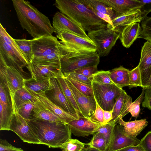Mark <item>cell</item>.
I'll return each mask as SVG.
<instances>
[{"label": "cell", "mask_w": 151, "mask_h": 151, "mask_svg": "<svg viewBox=\"0 0 151 151\" xmlns=\"http://www.w3.org/2000/svg\"><path fill=\"white\" fill-rule=\"evenodd\" d=\"M112 8L115 12L114 18L129 12L140 9L142 4L139 0H99Z\"/></svg>", "instance_id": "ac0fdd59"}, {"label": "cell", "mask_w": 151, "mask_h": 151, "mask_svg": "<svg viewBox=\"0 0 151 151\" xmlns=\"http://www.w3.org/2000/svg\"><path fill=\"white\" fill-rule=\"evenodd\" d=\"M86 144L77 139H70L60 147L61 151H84Z\"/></svg>", "instance_id": "d590c367"}, {"label": "cell", "mask_w": 151, "mask_h": 151, "mask_svg": "<svg viewBox=\"0 0 151 151\" xmlns=\"http://www.w3.org/2000/svg\"><path fill=\"white\" fill-rule=\"evenodd\" d=\"M118 151H144V150L139 144L136 146H129L121 149Z\"/></svg>", "instance_id": "db71d44e"}, {"label": "cell", "mask_w": 151, "mask_h": 151, "mask_svg": "<svg viewBox=\"0 0 151 151\" xmlns=\"http://www.w3.org/2000/svg\"><path fill=\"white\" fill-rule=\"evenodd\" d=\"M54 5L60 12L90 32L107 27L108 24L100 19L81 0H56Z\"/></svg>", "instance_id": "7a4b0ae2"}, {"label": "cell", "mask_w": 151, "mask_h": 151, "mask_svg": "<svg viewBox=\"0 0 151 151\" xmlns=\"http://www.w3.org/2000/svg\"><path fill=\"white\" fill-rule=\"evenodd\" d=\"M142 87L143 89L151 88V66L147 70L141 72Z\"/></svg>", "instance_id": "7bdbcfd3"}, {"label": "cell", "mask_w": 151, "mask_h": 151, "mask_svg": "<svg viewBox=\"0 0 151 151\" xmlns=\"http://www.w3.org/2000/svg\"><path fill=\"white\" fill-rule=\"evenodd\" d=\"M20 24L33 38L52 35L55 31L49 18L27 1L12 0Z\"/></svg>", "instance_id": "6da1fadb"}, {"label": "cell", "mask_w": 151, "mask_h": 151, "mask_svg": "<svg viewBox=\"0 0 151 151\" xmlns=\"http://www.w3.org/2000/svg\"><path fill=\"white\" fill-rule=\"evenodd\" d=\"M129 71V69L121 66L110 70V77L113 81L117 77L128 74Z\"/></svg>", "instance_id": "bcb514c9"}, {"label": "cell", "mask_w": 151, "mask_h": 151, "mask_svg": "<svg viewBox=\"0 0 151 151\" xmlns=\"http://www.w3.org/2000/svg\"><path fill=\"white\" fill-rule=\"evenodd\" d=\"M0 151H24L13 146L5 139H0Z\"/></svg>", "instance_id": "7dc6e473"}, {"label": "cell", "mask_w": 151, "mask_h": 151, "mask_svg": "<svg viewBox=\"0 0 151 151\" xmlns=\"http://www.w3.org/2000/svg\"><path fill=\"white\" fill-rule=\"evenodd\" d=\"M0 54L2 56L8 65L14 67L22 73L24 72L23 68L27 67V64L18 56L6 42L0 38Z\"/></svg>", "instance_id": "d6986e66"}, {"label": "cell", "mask_w": 151, "mask_h": 151, "mask_svg": "<svg viewBox=\"0 0 151 151\" xmlns=\"http://www.w3.org/2000/svg\"><path fill=\"white\" fill-rule=\"evenodd\" d=\"M97 65L89 66L76 69L73 71L83 74L87 77L93 80L92 75L97 70Z\"/></svg>", "instance_id": "b9f144b4"}, {"label": "cell", "mask_w": 151, "mask_h": 151, "mask_svg": "<svg viewBox=\"0 0 151 151\" xmlns=\"http://www.w3.org/2000/svg\"><path fill=\"white\" fill-rule=\"evenodd\" d=\"M56 36L61 40L59 47L61 51L79 53L96 52V46L92 40L85 39L65 31L59 32Z\"/></svg>", "instance_id": "52a82bcc"}, {"label": "cell", "mask_w": 151, "mask_h": 151, "mask_svg": "<svg viewBox=\"0 0 151 151\" xmlns=\"http://www.w3.org/2000/svg\"><path fill=\"white\" fill-rule=\"evenodd\" d=\"M140 144L144 151H151V131L148 132L140 140Z\"/></svg>", "instance_id": "f907efd6"}, {"label": "cell", "mask_w": 151, "mask_h": 151, "mask_svg": "<svg viewBox=\"0 0 151 151\" xmlns=\"http://www.w3.org/2000/svg\"><path fill=\"white\" fill-rule=\"evenodd\" d=\"M66 79L82 115L86 118H89L96 109V102L94 96H88L82 94Z\"/></svg>", "instance_id": "e0dca14e"}, {"label": "cell", "mask_w": 151, "mask_h": 151, "mask_svg": "<svg viewBox=\"0 0 151 151\" xmlns=\"http://www.w3.org/2000/svg\"><path fill=\"white\" fill-rule=\"evenodd\" d=\"M142 106L151 111V88L145 89L144 99Z\"/></svg>", "instance_id": "816d5d0a"}, {"label": "cell", "mask_w": 151, "mask_h": 151, "mask_svg": "<svg viewBox=\"0 0 151 151\" xmlns=\"http://www.w3.org/2000/svg\"><path fill=\"white\" fill-rule=\"evenodd\" d=\"M132 102V98L123 90L114 107L112 119L109 122L115 125L118 124L120 120L129 112Z\"/></svg>", "instance_id": "ffe728a7"}, {"label": "cell", "mask_w": 151, "mask_h": 151, "mask_svg": "<svg viewBox=\"0 0 151 151\" xmlns=\"http://www.w3.org/2000/svg\"><path fill=\"white\" fill-rule=\"evenodd\" d=\"M0 24V38L6 42L13 49L18 56L28 65V62L23 56L19 48L15 42L14 39L8 34L1 23Z\"/></svg>", "instance_id": "4dcf8cb0"}, {"label": "cell", "mask_w": 151, "mask_h": 151, "mask_svg": "<svg viewBox=\"0 0 151 151\" xmlns=\"http://www.w3.org/2000/svg\"><path fill=\"white\" fill-rule=\"evenodd\" d=\"M86 145L101 151H107L105 139L102 134L99 132L94 134L90 142Z\"/></svg>", "instance_id": "e575fe53"}, {"label": "cell", "mask_w": 151, "mask_h": 151, "mask_svg": "<svg viewBox=\"0 0 151 151\" xmlns=\"http://www.w3.org/2000/svg\"><path fill=\"white\" fill-rule=\"evenodd\" d=\"M14 100L17 110L22 104L25 102L29 101H37L24 87L19 89L15 93Z\"/></svg>", "instance_id": "f546056e"}, {"label": "cell", "mask_w": 151, "mask_h": 151, "mask_svg": "<svg viewBox=\"0 0 151 151\" xmlns=\"http://www.w3.org/2000/svg\"><path fill=\"white\" fill-rule=\"evenodd\" d=\"M67 124L72 134L78 137L93 135L102 125L93 122L85 117L73 120Z\"/></svg>", "instance_id": "9a60e30c"}, {"label": "cell", "mask_w": 151, "mask_h": 151, "mask_svg": "<svg viewBox=\"0 0 151 151\" xmlns=\"http://www.w3.org/2000/svg\"><path fill=\"white\" fill-rule=\"evenodd\" d=\"M140 9L132 10L121 16L112 19V25L110 27L113 29L120 32L124 27L135 22L139 23L143 19Z\"/></svg>", "instance_id": "7402d4cb"}, {"label": "cell", "mask_w": 151, "mask_h": 151, "mask_svg": "<svg viewBox=\"0 0 151 151\" xmlns=\"http://www.w3.org/2000/svg\"><path fill=\"white\" fill-rule=\"evenodd\" d=\"M0 82L5 86L11 98L14 114L18 112L14 100L15 93L24 87V78L22 73L16 68L8 66L0 54Z\"/></svg>", "instance_id": "5b68a950"}, {"label": "cell", "mask_w": 151, "mask_h": 151, "mask_svg": "<svg viewBox=\"0 0 151 151\" xmlns=\"http://www.w3.org/2000/svg\"><path fill=\"white\" fill-rule=\"evenodd\" d=\"M50 79L44 77L25 79L24 87L30 93L37 94L45 93L49 88Z\"/></svg>", "instance_id": "cb8c5ba5"}, {"label": "cell", "mask_w": 151, "mask_h": 151, "mask_svg": "<svg viewBox=\"0 0 151 151\" xmlns=\"http://www.w3.org/2000/svg\"><path fill=\"white\" fill-rule=\"evenodd\" d=\"M124 127L123 132L127 136L136 137L147 125L148 122L145 119L130 122H125L121 119L118 123Z\"/></svg>", "instance_id": "d4e9b609"}, {"label": "cell", "mask_w": 151, "mask_h": 151, "mask_svg": "<svg viewBox=\"0 0 151 151\" xmlns=\"http://www.w3.org/2000/svg\"><path fill=\"white\" fill-rule=\"evenodd\" d=\"M129 76L128 86L130 89L137 86L142 87L141 73L138 66L129 71Z\"/></svg>", "instance_id": "ab89813d"}, {"label": "cell", "mask_w": 151, "mask_h": 151, "mask_svg": "<svg viewBox=\"0 0 151 151\" xmlns=\"http://www.w3.org/2000/svg\"><path fill=\"white\" fill-rule=\"evenodd\" d=\"M120 32L113 29L108 24L107 27L88 32V36L96 45L99 56H107L119 38Z\"/></svg>", "instance_id": "ba28073f"}, {"label": "cell", "mask_w": 151, "mask_h": 151, "mask_svg": "<svg viewBox=\"0 0 151 151\" xmlns=\"http://www.w3.org/2000/svg\"><path fill=\"white\" fill-rule=\"evenodd\" d=\"M141 26L139 23L135 22L124 27L121 30L119 37L123 46L129 47L140 35Z\"/></svg>", "instance_id": "603a6c76"}, {"label": "cell", "mask_w": 151, "mask_h": 151, "mask_svg": "<svg viewBox=\"0 0 151 151\" xmlns=\"http://www.w3.org/2000/svg\"><path fill=\"white\" fill-rule=\"evenodd\" d=\"M60 51L61 69L63 74L86 66L98 65L100 62V57L96 52L79 53Z\"/></svg>", "instance_id": "8992f818"}, {"label": "cell", "mask_w": 151, "mask_h": 151, "mask_svg": "<svg viewBox=\"0 0 151 151\" xmlns=\"http://www.w3.org/2000/svg\"><path fill=\"white\" fill-rule=\"evenodd\" d=\"M9 130L15 132L24 142L42 144L26 119L18 112L14 114L10 121Z\"/></svg>", "instance_id": "30bf717a"}, {"label": "cell", "mask_w": 151, "mask_h": 151, "mask_svg": "<svg viewBox=\"0 0 151 151\" xmlns=\"http://www.w3.org/2000/svg\"><path fill=\"white\" fill-rule=\"evenodd\" d=\"M37 101H29L23 104L18 109V113L26 120L33 119V111L36 107Z\"/></svg>", "instance_id": "836d02e7"}, {"label": "cell", "mask_w": 151, "mask_h": 151, "mask_svg": "<svg viewBox=\"0 0 151 151\" xmlns=\"http://www.w3.org/2000/svg\"><path fill=\"white\" fill-rule=\"evenodd\" d=\"M30 93L45 108L56 115L65 123L67 124L71 121L77 119L50 101L47 97L45 93L38 94Z\"/></svg>", "instance_id": "44dd1931"}, {"label": "cell", "mask_w": 151, "mask_h": 151, "mask_svg": "<svg viewBox=\"0 0 151 151\" xmlns=\"http://www.w3.org/2000/svg\"><path fill=\"white\" fill-rule=\"evenodd\" d=\"M65 76H68L80 82L91 85L93 80L89 78L83 74L76 73L74 71L68 73L63 74Z\"/></svg>", "instance_id": "f6af8a7d"}, {"label": "cell", "mask_w": 151, "mask_h": 151, "mask_svg": "<svg viewBox=\"0 0 151 151\" xmlns=\"http://www.w3.org/2000/svg\"><path fill=\"white\" fill-rule=\"evenodd\" d=\"M144 90L143 89L141 93L139 96L130 104L129 109V112L132 117L137 118L139 115L140 111V105L143 99Z\"/></svg>", "instance_id": "60d3db41"}, {"label": "cell", "mask_w": 151, "mask_h": 151, "mask_svg": "<svg viewBox=\"0 0 151 151\" xmlns=\"http://www.w3.org/2000/svg\"><path fill=\"white\" fill-rule=\"evenodd\" d=\"M52 26L57 34L65 31L85 39L92 40L80 25L60 12H57L53 17Z\"/></svg>", "instance_id": "7c38bea8"}, {"label": "cell", "mask_w": 151, "mask_h": 151, "mask_svg": "<svg viewBox=\"0 0 151 151\" xmlns=\"http://www.w3.org/2000/svg\"><path fill=\"white\" fill-rule=\"evenodd\" d=\"M84 151H101L96 149L88 146L85 148Z\"/></svg>", "instance_id": "9f6ffc18"}, {"label": "cell", "mask_w": 151, "mask_h": 151, "mask_svg": "<svg viewBox=\"0 0 151 151\" xmlns=\"http://www.w3.org/2000/svg\"><path fill=\"white\" fill-rule=\"evenodd\" d=\"M26 121L42 144L49 147L60 148L72 139L71 131L65 123L35 118Z\"/></svg>", "instance_id": "3957f363"}, {"label": "cell", "mask_w": 151, "mask_h": 151, "mask_svg": "<svg viewBox=\"0 0 151 151\" xmlns=\"http://www.w3.org/2000/svg\"><path fill=\"white\" fill-rule=\"evenodd\" d=\"M45 93L47 97L53 103L76 119L80 118L75 109L68 102L56 78L50 79L49 88Z\"/></svg>", "instance_id": "8fae6325"}, {"label": "cell", "mask_w": 151, "mask_h": 151, "mask_svg": "<svg viewBox=\"0 0 151 151\" xmlns=\"http://www.w3.org/2000/svg\"><path fill=\"white\" fill-rule=\"evenodd\" d=\"M89 9H94L102 13L109 15L113 19L114 13L112 8L99 0H81Z\"/></svg>", "instance_id": "f1b7e54d"}, {"label": "cell", "mask_w": 151, "mask_h": 151, "mask_svg": "<svg viewBox=\"0 0 151 151\" xmlns=\"http://www.w3.org/2000/svg\"><path fill=\"white\" fill-rule=\"evenodd\" d=\"M113 109L109 111L103 110L104 120L103 124L109 123L112 119V114Z\"/></svg>", "instance_id": "11a10c76"}, {"label": "cell", "mask_w": 151, "mask_h": 151, "mask_svg": "<svg viewBox=\"0 0 151 151\" xmlns=\"http://www.w3.org/2000/svg\"><path fill=\"white\" fill-rule=\"evenodd\" d=\"M139 0L142 4L140 9L142 12V17L143 19L151 12V0Z\"/></svg>", "instance_id": "c3c4849f"}, {"label": "cell", "mask_w": 151, "mask_h": 151, "mask_svg": "<svg viewBox=\"0 0 151 151\" xmlns=\"http://www.w3.org/2000/svg\"><path fill=\"white\" fill-rule=\"evenodd\" d=\"M141 30L138 38L151 42V17H146L141 22Z\"/></svg>", "instance_id": "74e56055"}, {"label": "cell", "mask_w": 151, "mask_h": 151, "mask_svg": "<svg viewBox=\"0 0 151 151\" xmlns=\"http://www.w3.org/2000/svg\"><path fill=\"white\" fill-rule=\"evenodd\" d=\"M32 60L35 64H50L60 63L59 41L52 35L31 40Z\"/></svg>", "instance_id": "277c9868"}, {"label": "cell", "mask_w": 151, "mask_h": 151, "mask_svg": "<svg viewBox=\"0 0 151 151\" xmlns=\"http://www.w3.org/2000/svg\"><path fill=\"white\" fill-rule=\"evenodd\" d=\"M114 83L120 88L129 85V76L128 74L119 76L116 78L113 81Z\"/></svg>", "instance_id": "681fc988"}, {"label": "cell", "mask_w": 151, "mask_h": 151, "mask_svg": "<svg viewBox=\"0 0 151 151\" xmlns=\"http://www.w3.org/2000/svg\"><path fill=\"white\" fill-rule=\"evenodd\" d=\"M14 40L28 63L31 62L32 58V43L31 40H26L24 39Z\"/></svg>", "instance_id": "1f68e13d"}, {"label": "cell", "mask_w": 151, "mask_h": 151, "mask_svg": "<svg viewBox=\"0 0 151 151\" xmlns=\"http://www.w3.org/2000/svg\"><path fill=\"white\" fill-rule=\"evenodd\" d=\"M64 76L67 80L82 94L88 96H94L91 85L80 82L69 76Z\"/></svg>", "instance_id": "d6a6232c"}, {"label": "cell", "mask_w": 151, "mask_h": 151, "mask_svg": "<svg viewBox=\"0 0 151 151\" xmlns=\"http://www.w3.org/2000/svg\"><path fill=\"white\" fill-rule=\"evenodd\" d=\"M14 114L11 98L4 85L0 83V130H9L11 118Z\"/></svg>", "instance_id": "4fadbf2b"}, {"label": "cell", "mask_w": 151, "mask_h": 151, "mask_svg": "<svg viewBox=\"0 0 151 151\" xmlns=\"http://www.w3.org/2000/svg\"><path fill=\"white\" fill-rule=\"evenodd\" d=\"M27 68L30 72L32 78H46L49 79L57 78L62 72L60 63L50 64L28 63Z\"/></svg>", "instance_id": "2e32d148"}, {"label": "cell", "mask_w": 151, "mask_h": 151, "mask_svg": "<svg viewBox=\"0 0 151 151\" xmlns=\"http://www.w3.org/2000/svg\"><path fill=\"white\" fill-rule=\"evenodd\" d=\"M91 9L97 16L105 21L111 26H112V19L109 15L100 12L94 9Z\"/></svg>", "instance_id": "f5cc1de1"}, {"label": "cell", "mask_w": 151, "mask_h": 151, "mask_svg": "<svg viewBox=\"0 0 151 151\" xmlns=\"http://www.w3.org/2000/svg\"><path fill=\"white\" fill-rule=\"evenodd\" d=\"M32 116L34 118L45 120L65 123L56 115L45 108L37 100L36 107L33 111Z\"/></svg>", "instance_id": "484cf974"}, {"label": "cell", "mask_w": 151, "mask_h": 151, "mask_svg": "<svg viewBox=\"0 0 151 151\" xmlns=\"http://www.w3.org/2000/svg\"><path fill=\"white\" fill-rule=\"evenodd\" d=\"M96 107L93 114L88 119L91 121L103 124L104 122L103 110L96 102Z\"/></svg>", "instance_id": "ee69618b"}, {"label": "cell", "mask_w": 151, "mask_h": 151, "mask_svg": "<svg viewBox=\"0 0 151 151\" xmlns=\"http://www.w3.org/2000/svg\"><path fill=\"white\" fill-rule=\"evenodd\" d=\"M138 66L141 72L151 66V42L147 41L142 46L140 60Z\"/></svg>", "instance_id": "83f0119b"}, {"label": "cell", "mask_w": 151, "mask_h": 151, "mask_svg": "<svg viewBox=\"0 0 151 151\" xmlns=\"http://www.w3.org/2000/svg\"><path fill=\"white\" fill-rule=\"evenodd\" d=\"M91 85L94 96L99 106L104 110L113 109L122 88L115 85L102 84L93 80Z\"/></svg>", "instance_id": "9c48e42d"}, {"label": "cell", "mask_w": 151, "mask_h": 151, "mask_svg": "<svg viewBox=\"0 0 151 151\" xmlns=\"http://www.w3.org/2000/svg\"><path fill=\"white\" fill-rule=\"evenodd\" d=\"M110 73V70H98L92 75L93 80L100 84L116 85L111 79Z\"/></svg>", "instance_id": "f35d334b"}, {"label": "cell", "mask_w": 151, "mask_h": 151, "mask_svg": "<svg viewBox=\"0 0 151 151\" xmlns=\"http://www.w3.org/2000/svg\"><path fill=\"white\" fill-rule=\"evenodd\" d=\"M115 126L110 122L106 124H102L96 132L101 133L103 136L106 141L107 149L112 139Z\"/></svg>", "instance_id": "8d00e7d4"}, {"label": "cell", "mask_w": 151, "mask_h": 151, "mask_svg": "<svg viewBox=\"0 0 151 151\" xmlns=\"http://www.w3.org/2000/svg\"><path fill=\"white\" fill-rule=\"evenodd\" d=\"M57 79L69 104L75 109L79 116L80 118L84 117L81 113L71 90L68 84L67 81L62 72L57 78Z\"/></svg>", "instance_id": "4316f807"}, {"label": "cell", "mask_w": 151, "mask_h": 151, "mask_svg": "<svg viewBox=\"0 0 151 151\" xmlns=\"http://www.w3.org/2000/svg\"><path fill=\"white\" fill-rule=\"evenodd\" d=\"M124 127L117 124L114 128L113 137L107 151H118L125 147L136 146L140 143V140L136 137L126 135L123 132Z\"/></svg>", "instance_id": "5bb4252c"}]
</instances>
